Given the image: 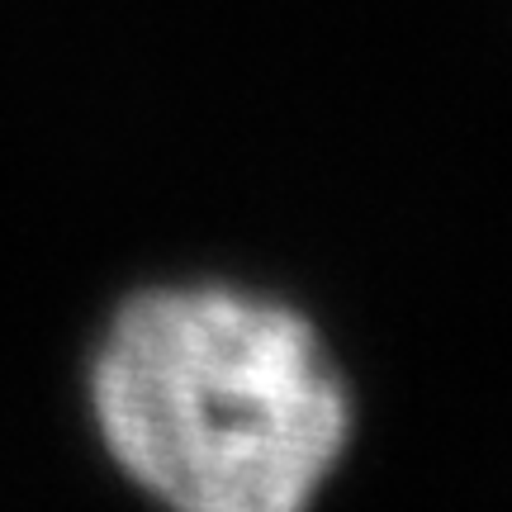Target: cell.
Returning a JSON list of instances; mask_svg holds the SVG:
<instances>
[{
  "label": "cell",
  "mask_w": 512,
  "mask_h": 512,
  "mask_svg": "<svg viewBox=\"0 0 512 512\" xmlns=\"http://www.w3.org/2000/svg\"><path fill=\"white\" fill-rule=\"evenodd\" d=\"M91 413L114 465L185 512L304 508L356 432L318 323L228 280L133 294L95 347Z\"/></svg>",
  "instance_id": "cell-1"
}]
</instances>
